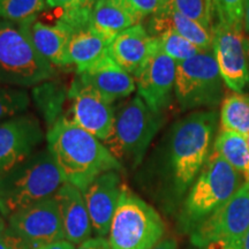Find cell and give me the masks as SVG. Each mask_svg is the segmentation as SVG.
Here are the masks:
<instances>
[{
    "instance_id": "obj_1",
    "label": "cell",
    "mask_w": 249,
    "mask_h": 249,
    "mask_svg": "<svg viewBox=\"0 0 249 249\" xmlns=\"http://www.w3.org/2000/svg\"><path fill=\"white\" fill-rule=\"evenodd\" d=\"M46 142L66 182L82 192L101 174L123 169L104 142L68 118L60 117L50 127Z\"/></svg>"
},
{
    "instance_id": "obj_2",
    "label": "cell",
    "mask_w": 249,
    "mask_h": 249,
    "mask_svg": "<svg viewBox=\"0 0 249 249\" xmlns=\"http://www.w3.org/2000/svg\"><path fill=\"white\" fill-rule=\"evenodd\" d=\"M65 182L48 148L34 152L0 177V213L8 218L18 210L54 196Z\"/></svg>"
},
{
    "instance_id": "obj_3",
    "label": "cell",
    "mask_w": 249,
    "mask_h": 249,
    "mask_svg": "<svg viewBox=\"0 0 249 249\" xmlns=\"http://www.w3.org/2000/svg\"><path fill=\"white\" fill-rule=\"evenodd\" d=\"M217 120L216 111H197L174 124L170 157L178 194L188 189L209 158Z\"/></svg>"
},
{
    "instance_id": "obj_4",
    "label": "cell",
    "mask_w": 249,
    "mask_h": 249,
    "mask_svg": "<svg viewBox=\"0 0 249 249\" xmlns=\"http://www.w3.org/2000/svg\"><path fill=\"white\" fill-rule=\"evenodd\" d=\"M33 22L17 23L0 18V85L28 88L55 75L54 66L34 44L30 34Z\"/></svg>"
},
{
    "instance_id": "obj_5",
    "label": "cell",
    "mask_w": 249,
    "mask_h": 249,
    "mask_svg": "<svg viewBox=\"0 0 249 249\" xmlns=\"http://www.w3.org/2000/svg\"><path fill=\"white\" fill-rule=\"evenodd\" d=\"M161 121V113L150 110L139 95L135 96L114 107L113 132L104 144L121 164L136 167L160 130Z\"/></svg>"
},
{
    "instance_id": "obj_6",
    "label": "cell",
    "mask_w": 249,
    "mask_h": 249,
    "mask_svg": "<svg viewBox=\"0 0 249 249\" xmlns=\"http://www.w3.org/2000/svg\"><path fill=\"white\" fill-rule=\"evenodd\" d=\"M245 183V178L213 151L187 196L182 223L194 227L230 200Z\"/></svg>"
},
{
    "instance_id": "obj_7",
    "label": "cell",
    "mask_w": 249,
    "mask_h": 249,
    "mask_svg": "<svg viewBox=\"0 0 249 249\" xmlns=\"http://www.w3.org/2000/svg\"><path fill=\"white\" fill-rule=\"evenodd\" d=\"M164 231L160 213L124 185L108 232L111 249H152Z\"/></svg>"
},
{
    "instance_id": "obj_8",
    "label": "cell",
    "mask_w": 249,
    "mask_h": 249,
    "mask_svg": "<svg viewBox=\"0 0 249 249\" xmlns=\"http://www.w3.org/2000/svg\"><path fill=\"white\" fill-rule=\"evenodd\" d=\"M174 93L182 111L213 107L223 102L224 81L213 50L177 62Z\"/></svg>"
},
{
    "instance_id": "obj_9",
    "label": "cell",
    "mask_w": 249,
    "mask_h": 249,
    "mask_svg": "<svg viewBox=\"0 0 249 249\" xmlns=\"http://www.w3.org/2000/svg\"><path fill=\"white\" fill-rule=\"evenodd\" d=\"M249 230V182H246L222 207L193 227L192 244L205 248L219 244L229 249H242Z\"/></svg>"
},
{
    "instance_id": "obj_10",
    "label": "cell",
    "mask_w": 249,
    "mask_h": 249,
    "mask_svg": "<svg viewBox=\"0 0 249 249\" xmlns=\"http://www.w3.org/2000/svg\"><path fill=\"white\" fill-rule=\"evenodd\" d=\"M9 229L31 249L65 240L60 211L54 196L18 210L8 217Z\"/></svg>"
},
{
    "instance_id": "obj_11",
    "label": "cell",
    "mask_w": 249,
    "mask_h": 249,
    "mask_svg": "<svg viewBox=\"0 0 249 249\" xmlns=\"http://www.w3.org/2000/svg\"><path fill=\"white\" fill-rule=\"evenodd\" d=\"M213 52L220 76L233 92L242 93L249 87V66L242 43L244 30L225 26L211 27Z\"/></svg>"
},
{
    "instance_id": "obj_12",
    "label": "cell",
    "mask_w": 249,
    "mask_h": 249,
    "mask_svg": "<svg viewBox=\"0 0 249 249\" xmlns=\"http://www.w3.org/2000/svg\"><path fill=\"white\" fill-rule=\"evenodd\" d=\"M43 139L38 119L30 114L0 123V177L28 160Z\"/></svg>"
},
{
    "instance_id": "obj_13",
    "label": "cell",
    "mask_w": 249,
    "mask_h": 249,
    "mask_svg": "<svg viewBox=\"0 0 249 249\" xmlns=\"http://www.w3.org/2000/svg\"><path fill=\"white\" fill-rule=\"evenodd\" d=\"M68 95L73 101L71 120L102 142L107 141L113 132V104L92 88L83 85L79 77L73 81Z\"/></svg>"
},
{
    "instance_id": "obj_14",
    "label": "cell",
    "mask_w": 249,
    "mask_h": 249,
    "mask_svg": "<svg viewBox=\"0 0 249 249\" xmlns=\"http://www.w3.org/2000/svg\"><path fill=\"white\" fill-rule=\"evenodd\" d=\"M177 76V61L158 48L136 76L138 95L156 113H161L172 98Z\"/></svg>"
},
{
    "instance_id": "obj_15",
    "label": "cell",
    "mask_w": 249,
    "mask_h": 249,
    "mask_svg": "<svg viewBox=\"0 0 249 249\" xmlns=\"http://www.w3.org/2000/svg\"><path fill=\"white\" fill-rule=\"evenodd\" d=\"M123 186L119 171H108L97 177L82 192L91 219L92 231L97 236L104 238L110 232Z\"/></svg>"
},
{
    "instance_id": "obj_16",
    "label": "cell",
    "mask_w": 249,
    "mask_h": 249,
    "mask_svg": "<svg viewBox=\"0 0 249 249\" xmlns=\"http://www.w3.org/2000/svg\"><path fill=\"white\" fill-rule=\"evenodd\" d=\"M158 48L157 38L140 23L120 33L112 40L108 54L123 70L136 79Z\"/></svg>"
},
{
    "instance_id": "obj_17",
    "label": "cell",
    "mask_w": 249,
    "mask_h": 249,
    "mask_svg": "<svg viewBox=\"0 0 249 249\" xmlns=\"http://www.w3.org/2000/svg\"><path fill=\"white\" fill-rule=\"evenodd\" d=\"M79 79L112 104L129 97L136 90L135 77L123 70L110 54L79 73Z\"/></svg>"
},
{
    "instance_id": "obj_18",
    "label": "cell",
    "mask_w": 249,
    "mask_h": 249,
    "mask_svg": "<svg viewBox=\"0 0 249 249\" xmlns=\"http://www.w3.org/2000/svg\"><path fill=\"white\" fill-rule=\"evenodd\" d=\"M54 197L60 211L65 240L79 246L90 239L92 225L82 191L71 183L65 182Z\"/></svg>"
},
{
    "instance_id": "obj_19",
    "label": "cell",
    "mask_w": 249,
    "mask_h": 249,
    "mask_svg": "<svg viewBox=\"0 0 249 249\" xmlns=\"http://www.w3.org/2000/svg\"><path fill=\"white\" fill-rule=\"evenodd\" d=\"M166 30L178 34L204 51L213 50L211 30L179 13L171 4L160 13L152 15L148 26L149 34L154 37Z\"/></svg>"
},
{
    "instance_id": "obj_20",
    "label": "cell",
    "mask_w": 249,
    "mask_h": 249,
    "mask_svg": "<svg viewBox=\"0 0 249 249\" xmlns=\"http://www.w3.org/2000/svg\"><path fill=\"white\" fill-rule=\"evenodd\" d=\"M91 27L113 40L123 31L141 23L142 18L123 0H97L91 9Z\"/></svg>"
},
{
    "instance_id": "obj_21",
    "label": "cell",
    "mask_w": 249,
    "mask_h": 249,
    "mask_svg": "<svg viewBox=\"0 0 249 249\" xmlns=\"http://www.w3.org/2000/svg\"><path fill=\"white\" fill-rule=\"evenodd\" d=\"M31 38L37 51L52 66H68V45L73 33L61 22L45 24L33 22L30 27Z\"/></svg>"
},
{
    "instance_id": "obj_22",
    "label": "cell",
    "mask_w": 249,
    "mask_h": 249,
    "mask_svg": "<svg viewBox=\"0 0 249 249\" xmlns=\"http://www.w3.org/2000/svg\"><path fill=\"white\" fill-rule=\"evenodd\" d=\"M112 40L90 26L74 31L68 45V64L81 73L108 54Z\"/></svg>"
},
{
    "instance_id": "obj_23",
    "label": "cell",
    "mask_w": 249,
    "mask_h": 249,
    "mask_svg": "<svg viewBox=\"0 0 249 249\" xmlns=\"http://www.w3.org/2000/svg\"><path fill=\"white\" fill-rule=\"evenodd\" d=\"M213 151L242 174L246 182H249V147L245 136L231 130L220 129L214 140Z\"/></svg>"
},
{
    "instance_id": "obj_24",
    "label": "cell",
    "mask_w": 249,
    "mask_h": 249,
    "mask_svg": "<svg viewBox=\"0 0 249 249\" xmlns=\"http://www.w3.org/2000/svg\"><path fill=\"white\" fill-rule=\"evenodd\" d=\"M222 129L238 133L247 139L249 135V93H227L220 108Z\"/></svg>"
},
{
    "instance_id": "obj_25",
    "label": "cell",
    "mask_w": 249,
    "mask_h": 249,
    "mask_svg": "<svg viewBox=\"0 0 249 249\" xmlns=\"http://www.w3.org/2000/svg\"><path fill=\"white\" fill-rule=\"evenodd\" d=\"M210 26L244 30L245 0H205Z\"/></svg>"
},
{
    "instance_id": "obj_26",
    "label": "cell",
    "mask_w": 249,
    "mask_h": 249,
    "mask_svg": "<svg viewBox=\"0 0 249 249\" xmlns=\"http://www.w3.org/2000/svg\"><path fill=\"white\" fill-rule=\"evenodd\" d=\"M46 7V0H0V18L17 23L35 21Z\"/></svg>"
},
{
    "instance_id": "obj_27",
    "label": "cell",
    "mask_w": 249,
    "mask_h": 249,
    "mask_svg": "<svg viewBox=\"0 0 249 249\" xmlns=\"http://www.w3.org/2000/svg\"><path fill=\"white\" fill-rule=\"evenodd\" d=\"M156 38L158 40V46L161 51L177 62L188 60L204 51L189 42L188 39L183 38L182 36L171 30L163 31L160 35L156 36Z\"/></svg>"
},
{
    "instance_id": "obj_28",
    "label": "cell",
    "mask_w": 249,
    "mask_h": 249,
    "mask_svg": "<svg viewBox=\"0 0 249 249\" xmlns=\"http://www.w3.org/2000/svg\"><path fill=\"white\" fill-rule=\"evenodd\" d=\"M29 104V95L24 88L0 85V120L20 116Z\"/></svg>"
},
{
    "instance_id": "obj_29",
    "label": "cell",
    "mask_w": 249,
    "mask_h": 249,
    "mask_svg": "<svg viewBox=\"0 0 249 249\" xmlns=\"http://www.w3.org/2000/svg\"><path fill=\"white\" fill-rule=\"evenodd\" d=\"M35 99L51 127L60 118L58 116L60 113L62 102H64L62 88H59L53 83H44L42 87L36 88Z\"/></svg>"
},
{
    "instance_id": "obj_30",
    "label": "cell",
    "mask_w": 249,
    "mask_h": 249,
    "mask_svg": "<svg viewBox=\"0 0 249 249\" xmlns=\"http://www.w3.org/2000/svg\"><path fill=\"white\" fill-rule=\"evenodd\" d=\"M171 5L179 13L192 18L211 30L205 0H171Z\"/></svg>"
},
{
    "instance_id": "obj_31",
    "label": "cell",
    "mask_w": 249,
    "mask_h": 249,
    "mask_svg": "<svg viewBox=\"0 0 249 249\" xmlns=\"http://www.w3.org/2000/svg\"><path fill=\"white\" fill-rule=\"evenodd\" d=\"M123 1L142 20L147 17L160 13L171 4V0H123Z\"/></svg>"
},
{
    "instance_id": "obj_32",
    "label": "cell",
    "mask_w": 249,
    "mask_h": 249,
    "mask_svg": "<svg viewBox=\"0 0 249 249\" xmlns=\"http://www.w3.org/2000/svg\"><path fill=\"white\" fill-rule=\"evenodd\" d=\"M97 0H46L49 7L62 8L64 11H71L77 8L92 7Z\"/></svg>"
},
{
    "instance_id": "obj_33",
    "label": "cell",
    "mask_w": 249,
    "mask_h": 249,
    "mask_svg": "<svg viewBox=\"0 0 249 249\" xmlns=\"http://www.w3.org/2000/svg\"><path fill=\"white\" fill-rule=\"evenodd\" d=\"M24 245L22 239L15 235L12 231L0 232V249H21Z\"/></svg>"
},
{
    "instance_id": "obj_34",
    "label": "cell",
    "mask_w": 249,
    "mask_h": 249,
    "mask_svg": "<svg viewBox=\"0 0 249 249\" xmlns=\"http://www.w3.org/2000/svg\"><path fill=\"white\" fill-rule=\"evenodd\" d=\"M76 249H111L108 241L102 236L90 238L88 240L77 246Z\"/></svg>"
},
{
    "instance_id": "obj_35",
    "label": "cell",
    "mask_w": 249,
    "mask_h": 249,
    "mask_svg": "<svg viewBox=\"0 0 249 249\" xmlns=\"http://www.w3.org/2000/svg\"><path fill=\"white\" fill-rule=\"evenodd\" d=\"M34 249H76L75 245H73L71 242L67 240H59L51 242V244H46L39 247L34 248Z\"/></svg>"
},
{
    "instance_id": "obj_36",
    "label": "cell",
    "mask_w": 249,
    "mask_h": 249,
    "mask_svg": "<svg viewBox=\"0 0 249 249\" xmlns=\"http://www.w3.org/2000/svg\"><path fill=\"white\" fill-rule=\"evenodd\" d=\"M152 249H178V245L174 239H161Z\"/></svg>"
},
{
    "instance_id": "obj_37",
    "label": "cell",
    "mask_w": 249,
    "mask_h": 249,
    "mask_svg": "<svg viewBox=\"0 0 249 249\" xmlns=\"http://www.w3.org/2000/svg\"><path fill=\"white\" fill-rule=\"evenodd\" d=\"M244 30L249 34V0H245V18Z\"/></svg>"
},
{
    "instance_id": "obj_38",
    "label": "cell",
    "mask_w": 249,
    "mask_h": 249,
    "mask_svg": "<svg viewBox=\"0 0 249 249\" xmlns=\"http://www.w3.org/2000/svg\"><path fill=\"white\" fill-rule=\"evenodd\" d=\"M242 43H244V49H245L246 57H247L248 66H249V36L248 35L242 36Z\"/></svg>"
},
{
    "instance_id": "obj_39",
    "label": "cell",
    "mask_w": 249,
    "mask_h": 249,
    "mask_svg": "<svg viewBox=\"0 0 249 249\" xmlns=\"http://www.w3.org/2000/svg\"><path fill=\"white\" fill-rule=\"evenodd\" d=\"M203 249H229V248H225L224 246L219 245V244H211L208 246V247H205Z\"/></svg>"
},
{
    "instance_id": "obj_40",
    "label": "cell",
    "mask_w": 249,
    "mask_h": 249,
    "mask_svg": "<svg viewBox=\"0 0 249 249\" xmlns=\"http://www.w3.org/2000/svg\"><path fill=\"white\" fill-rule=\"evenodd\" d=\"M242 249H249V230H248L247 234H246V236H245L244 246H242Z\"/></svg>"
},
{
    "instance_id": "obj_41",
    "label": "cell",
    "mask_w": 249,
    "mask_h": 249,
    "mask_svg": "<svg viewBox=\"0 0 249 249\" xmlns=\"http://www.w3.org/2000/svg\"><path fill=\"white\" fill-rule=\"evenodd\" d=\"M5 230V224L2 222V219L0 218V232H2Z\"/></svg>"
},
{
    "instance_id": "obj_42",
    "label": "cell",
    "mask_w": 249,
    "mask_h": 249,
    "mask_svg": "<svg viewBox=\"0 0 249 249\" xmlns=\"http://www.w3.org/2000/svg\"><path fill=\"white\" fill-rule=\"evenodd\" d=\"M21 249H31V248L29 247V246H28V245L26 244V242H24V245L22 246V248H21Z\"/></svg>"
},
{
    "instance_id": "obj_43",
    "label": "cell",
    "mask_w": 249,
    "mask_h": 249,
    "mask_svg": "<svg viewBox=\"0 0 249 249\" xmlns=\"http://www.w3.org/2000/svg\"><path fill=\"white\" fill-rule=\"evenodd\" d=\"M247 143H248V147H249V135L247 136Z\"/></svg>"
}]
</instances>
